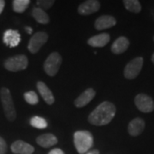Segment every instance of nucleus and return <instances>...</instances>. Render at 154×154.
Here are the masks:
<instances>
[{
  "mask_svg": "<svg viewBox=\"0 0 154 154\" xmlns=\"http://www.w3.org/2000/svg\"><path fill=\"white\" fill-rule=\"evenodd\" d=\"M48 154H64V152H63V151L61 150V149L55 148L52 149Z\"/></svg>",
  "mask_w": 154,
  "mask_h": 154,
  "instance_id": "26",
  "label": "nucleus"
},
{
  "mask_svg": "<svg viewBox=\"0 0 154 154\" xmlns=\"http://www.w3.org/2000/svg\"><path fill=\"white\" fill-rule=\"evenodd\" d=\"M74 144L78 153H87L94 146L93 134L86 130L76 131L74 134Z\"/></svg>",
  "mask_w": 154,
  "mask_h": 154,
  "instance_id": "2",
  "label": "nucleus"
},
{
  "mask_svg": "<svg viewBox=\"0 0 154 154\" xmlns=\"http://www.w3.org/2000/svg\"><path fill=\"white\" fill-rule=\"evenodd\" d=\"M48 40V34L45 32H37L33 34L28 42V48L33 54L37 53Z\"/></svg>",
  "mask_w": 154,
  "mask_h": 154,
  "instance_id": "8",
  "label": "nucleus"
},
{
  "mask_svg": "<svg viewBox=\"0 0 154 154\" xmlns=\"http://www.w3.org/2000/svg\"><path fill=\"white\" fill-rule=\"evenodd\" d=\"M63 58L58 52H51L44 63L45 72L49 76H55L60 69Z\"/></svg>",
  "mask_w": 154,
  "mask_h": 154,
  "instance_id": "5",
  "label": "nucleus"
},
{
  "mask_svg": "<svg viewBox=\"0 0 154 154\" xmlns=\"http://www.w3.org/2000/svg\"><path fill=\"white\" fill-rule=\"evenodd\" d=\"M30 124L33 127L38 129H44L47 127V122L45 121V119L43 117H40L38 116H33L30 119Z\"/></svg>",
  "mask_w": 154,
  "mask_h": 154,
  "instance_id": "22",
  "label": "nucleus"
},
{
  "mask_svg": "<svg viewBox=\"0 0 154 154\" xmlns=\"http://www.w3.org/2000/svg\"><path fill=\"white\" fill-rule=\"evenodd\" d=\"M28 65V57L25 55H16L7 58L4 63V66L7 70L11 72H18L24 70Z\"/></svg>",
  "mask_w": 154,
  "mask_h": 154,
  "instance_id": "4",
  "label": "nucleus"
},
{
  "mask_svg": "<svg viewBox=\"0 0 154 154\" xmlns=\"http://www.w3.org/2000/svg\"><path fill=\"white\" fill-rule=\"evenodd\" d=\"M100 9V3L97 0H88L83 2L78 7V13L82 16L94 14Z\"/></svg>",
  "mask_w": 154,
  "mask_h": 154,
  "instance_id": "9",
  "label": "nucleus"
},
{
  "mask_svg": "<svg viewBox=\"0 0 154 154\" xmlns=\"http://www.w3.org/2000/svg\"><path fill=\"white\" fill-rule=\"evenodd\" d=\"M30 4L29 0H14L12 3L13 10L17 13H23Z\"/></svg>",
  "mask_w": 154,
  "mask_h": 154,
  "instance_id": "21",
  "label": "nucleus"
},
{
  "mask_svg": "<svg viewBox=\"0 0 154 154\" xmlns=\"http://www.w3.org/2000/svg\"><path fill=\"white\" fill-rule=\"evenodd\" d=\"M11 149V152L15 154H33L34 152V147L33 146L21 140L13 142Z\"/></svg>",
  "mask_w": 154,
  "mask_h": 154,
  "instance_id": "11",
  "label": "nucleus"
},
{
  "mask_svg": "<svg viewBox=\"0 0 154 154\" xmlns=\"http://www.w3.org/2000/svg\"><path fill=\"white\" fill-rule=\"evenodd\" d=\"M128 46H129V40L126 37L121 36L116 38L113 42V44L111 45V51L116 55L122 54L124 51H126Z\"/></svg>",
  "mask_w": 154,
  "mask_h": 154,
  "instance_id": "18",
  "label": "nucleus"
},
{
  "mask_svg": "<svg viewBox=\"0 0 154 154\" xmlns=\"http://www.w3.org/2000/svg\"><path fill=\"white\" fill-rule=\"evenodd\" d=\"M87 154H99V152L98 150H93V151H91V152H89Z\"/></svg>",
  "mask_w": 154,
  "mask_h": 154,
  "instance_id": "29",
  "label": "nucleus"
},
{
  "mask_svg": "<svg viewBox=\"0 0 154 154\" xmlns=\"http://www.w3.org/2000/svg\"><path fill=\"white\" fill-rule=\"evenodd\" d=\"M151 59H152V63L154 64V53L152 54V58H151Z\"/></svg>",
  "mask_w": 154,
  "mask_h": 154,
  "instance_id": "30",
  "label": "nucleus"
},
{
  "mask_svg": "<svg viewBox=\"0 0 154 154\" xmlns=\"http://www.w3.org/2000/svg\"><path fill=\"white\" fill-rule=\"evenodd\" d=\"M145 127L146 123L143 119L140 117H136L129 122L128 125V132L131 136L136 137L143 133Z\"/></svg>",
  "mask_w": 154,
  "mask_h": 154,
  "instance_id": "10",
  "label": "nucleus"
},
{
  "mask_svg": "<svg viewBox=\"0 0 154 154\" xmlns=\"http://www.w3.org/2000/svg\"><path fill=\"white\" fill-rule=\"evenodd\" d=\"M32 16L34 20L40 24H48L50 22V17L48 14L38 7H34L32 11Z\"/></svg>",
  "mask_w": 154,
  "mask_h": 154,
  "instance_id": "19",
  "label": "nucleus"
},
{
  "mask_svg": "<svg viewBox=\"0 0 154 154\" xmlns=\"http://www.w3.org/2000/svg\"><path fill=\"white\" fill-rule=\"evenodd\" d=\"M110 36L109 33H103L88 38V44L93 47H104L110 42Z\"/></svg>",
  "mask_w": 154,
  "mask_h": 154,
  "instance_id": "16",
  "label": "nucleus"
},
{
  "mask_svg": "<svg viewBox=\"0 0 154 154\" xmlns=\"http://www.w3.org/2000/svg\"><path fill=\"white\" fill-rule=\"evenodd\" d=\"M37 88L39 94L41 95L42 99L47 105H51L55 102V98L50 88L46 86V84L43 82H37Z\"/></svg>",
  "mask_w": 154,
  "mask_h": 154,
  "instance_id": "15",
  "label": "nucleus"
},
{
  "mask_svg": "<svg viewBox=\"0 0 154 154\" xmlns=\"http://www.w3.org/2000/svg\"><path fill=\"white\" fill-rule=\"evenodd\" d=\"M3 41L9 47H16L21 42V35L17 30L8 29L4 33Z\"/></svg>",
  "mask_w": 154,
  "mask_h": 154,
  "instance_id": "12",
  "label": "nucleus"
},
{
  "mask_svg": "<svg viewBox=\"0 0 154 154\" xmlns=\"http://www.w3.org/2000/svg\"><path fill=\"white\" fill-rule=\"evenodd\" d=\"M24 99L29 105H37L38 103V98L37 94L33 91H29L24 94Z\"/></svg>",
  "mask_w": 154,
  "mask_h": 154,
  "instance_id": "23",
  "label": "nucleus"
},
{
  "mask_svg": "<svg viewBox=\"0 0 154 154\" xmlns=\"http://www.w3.org/2000/svg\"><path fill=\"white\" fill-rule=\"evenodd\" d=\"M153 41H154V36H153Z\"/></svg>",
  "mask_w": 154,
  "mask_h": 154,
  "instance_id": "31",
  "label": "nucleus"
},
{
  "mask_svg": "<svg viewBox=\"0 0 154 154\" xmlns=\"http://www.w3.org/2000/svg\"><path fill=\"white\" fill-rule=\"evenodd\" d=\"M137 109L143 113H150L154 110V100L147 94H139L134 98Z\"/></svg>",
  "mask_w": 154,
  "mask_h": 154,
  "instance_id": "7",
  "label": "nucleus"
},
{
  "mask_svg": "<svg viewBox=\"0 0 154 154\" xmlns=\"http://www.w3.org/2000/svg\"><path fill=\"white\" fill-rule=\"evenodd\" d=\"M144 59L142 57H137L127 63L124 68L123 75L128 80H134L140 75L142 69Z\"/></svg>",
  "mask_w": 154,
  "mask_h": 154,
  "instance_id": "6",
  "label": "nucleus"
},
{
  "mask_svg": "<svg viewBox=\"0 0 154 154\" xmlns=\"http://www.w3.org/2000/svg\"><path fill=\"white\" fill-rule=\"evenodd\" d=\"M0 98L6 118L10 122L15 121L17 118V110L15 108L11 91L7 88H2L0 90Z\"/></svg>",
  "mask_w": 154,
  "mask_h": 154,
  "instance_id": "3",
  "label": "nucleus"
},
{
  "mask_svg": "<svg viewBox=\"0 0 154 154\" xmlns=\"http://www.w3.org/2000/svg\"><path fill=\"white\" fill-rule=\"evenodd\" d=\"M8 150V146L4 138L0 136V154H6Z\"/></svg>",
  "mask_w": 154,
  "mask_h": 154,
  "instance_id": "25",
  "label": "nucleus"
},
{
  "mask_svg": "<svg viewBox=\"0 0 154 154\" xmlns=\"http://www.w3.org/2000/svg\"><path fill=\"white\" fill-rule=\"evenodd\" d=\"M54 3H55L54 0H38L36 2L37 6L38 8L42 9L43 11H46V10L51 9L54 5Z\"/></svg>",
  "mask_w": 154,
  "mask_h": 154,
  "instance_id": "24",
  "label": "nucleus"
},
{
  "mask_svg": "<svg viewBox=\"0 0 154 154\" xmlns=\"http://www.w3.org/2000/svg\"><path fill=\"white\" fill-rule=\"evenodd\" d=\"M26 30H27V33H28V34H31V33H33V29H32V28H29V27H26V28H25Z\"/></svg>",
  "mask_w": 154,
  "mask_h": 154,
  "instance_id": "28",
  "label": "nucleus"
},
{
  "mask_svg": "<svg viewBox=\"0 0 154 154\" xmlns=\"http://www.w3.org/2000/svg\"><path fill=\"white\" fill-rule=\"evenodd\" d=\"M57 141H58L57 138L51 133H46L44 134H41L36 139V142L38 143V145L44 148H48V147L55 146L57 144Z\"/></svg>",
  "mask_w": 154,
  "mask_h": 154,
  "instance_id": "17",
  "label": "nucleus"
},
{
  "mask_svg": "<svg viewBox=\"0 0 154 154\" xmlns=\"http://www.w3.org/2000/svg\"><path fill=\"white\" fill-rule=\"evenodd\" d=\"M95 95H96V92L94 89H93L92 88H88L79 97H77L76 99L75 100V105L77 108L84 107L94 99Z\"/></svg>",
  "mask_w": 154,
  "mask_h": 154,
  "instance_id": "13",
  "label": "nucleus"
},
{
  "mask_svg": "<svg viewBox=\"0 0 154 154\" xmlns=\"http://www.w3.org/2000/svg\"><path fill=\"white\" fill-rule=\"evenodd\" d=\"M116 24V20L112 16H101L99 17L94 23V27L97 30H105L114 27Z\"/></svg>",
  "mask_w": 154,
  "mask_h": 154,
  "instance_id": "14",
  "label": "nucleus"
},
{
  "mask_svg": "<svg viewBox=\"0 0 154 154\" xmlns=\"http://www.w3.org/2000/svg\"><path fill=\"white\" fill-rule=\"evenodd\" d=\"M122 3L127 11L135 13V14L140 13L142 9L140 3L138 0H124Z\"/></svg>",
  "mask_w": 154,
  "mask_h": 154,
  "instance_id": "20",
  "label": "nucleus"
},
{
  "mask_svg": "<svg viewBox=\"0 0 154 154\" xmlns=\"http://www.w3.org/2000/svg\"><path fill=\"white\" fill-rule=\"evenodd\" d=\"M5 6V1L0 0V15H1V13L3 12V11H4Z\"/></svg>",
  "mask_w": 154,
  "mask_h": 154,
  "instance_id": "27",
  "label": "nucleus"
},
{
  "mask_svg": "<svg viewBox=\"0 0 154 154\" xmlns=\"http://www.w3.org/2000/svg\"><path fill=\"white\" fill-rule=\"evenodd\" d=\"M116 109L114 104L104 101L88 116V122L95 126H104L110 123L114 118Z\"/></svg>",
  "mask_w": 154,
  "mask_h": 154,
  "instance_id": "1",
  "label": "nucleus"
}]
</instances>
